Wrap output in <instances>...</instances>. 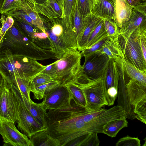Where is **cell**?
I'll return each mask as SVG.
<instances>
[{"mask_svg":"<svg viewBox=\"0 0 146 146\" xmlns=\"http://www.w3.org/2000/svg\"><path fill=\"white\" fill-rule=\"evenodd\" d=\"M0 21L1 27L0 31V44L7 31L13 25L14 20L13 17L3 14H1Z\"/></svg>","mask_w":146,"mask_h":146,"instance_id":"obj_34","label":"cell"},{"mask_svg":"<svg viewBox=\"0 0 146 146\" xmlns=\"http://www.w3.org/2000/svg\"><path fill=\"white\" fill-rule=\"evenodd\" d=\"M30 80L23 78L16 79L13 83L19 89L22 94L29 102L32 100L30 97L29 83Z\"/></svg>","mask_w":146,"mask_h":146,"instance_id":"obj_32","label":"cell"},{"mask_svg":"<svg viewBox=\"0 0 146 146\" xmlns=\"http://www.w3.org/2000/svg\"><path fill=\"white\" fill-rule=\"evenodd\" d=\"M118 38L108 37L102 48L95 53L99 54H105L110 59H115L118 54L117 43Z\"/></svg>","mask_w":146,"mask_h":146,"instance_id":"obj_27","label":"cell"},{"mask_svg":"<svg viewBox=\"0 0 146 146\" xmlns=\"http://www.w3.org/2000/svg\"><path fill=\"white\" fill-rule=\"evenodd\" d=\"M19 7L30 17L36 27L46 33L43 21L35 8L34 4L27 0H21Z\"/></svg>","mask_w":146,"mask_h":146,"instance_id":"obj_22","label":"cell"},{"mask_svg":"<svg viewBox=\"0 0 146 146\" xmlns=\"http://www.w3.org/2000/svg\"><path fill=\"white\" fill-rule=\"evenodd\" d=\"M117 50L125 72L130 79H135L146 84V72L142 71L130 63L127 60L122 51L119 42L117 44Z\"/></svg>","mask_w":146,"mask_h":146,"instance_id":"obj_16","label":"cell"},{"mask_svg":"<svg viewBox=\"0 0 146 146\" xmlns=\"http://www.w3.org/2000/svg\"><path fill=\"white\" fill-rule=\"evenodd\" d=\"M3 79V78L1 75V74L0 73V84L1 83Z\"/></svg>","mask_w":146,"mask_h":146,"instance_id":"obj_45","label":"cell"},{"mask_svg":"<svg viewBox=\"0 0 146 146\" xmlns=\"http://www.w3.org/2000/svg\"><path fill=\"white\" fill-rule=\"evenodd\" d=\"M131 35L135 38L139 43L144 58L146 60V29L139 30Z\"/></svg>","mask_w":146,"mask_h":146,"instance_id":"obj_35","label":"cell"},{"mask_svg":"<svg viewBox=\"0 0 146 146\" xmlns=\"http://www.w3.org/2000/svg\"><path fill=\"white\" fill-rule=\"evenodd\" d=\"M107 37L108 35L105 27L104 19H102L91 35L85 49L90 48Z\"/></svg>","mask_w":146,"mask_h":146,"instance_id":"obj_28","label":"cell"},{"mask_svg":"<svg viewBox=\"0 0 146 146\" xmlns=\"http://www.w3.org/2000/svg\"><path fill=\"white\" fill-rule=\"evenodd\" d=\"M126 85L133 108L140 102L146 101V84L130 79Z\"/></svg>","mask_w":146,"mask_h":146,"instance_id":"obj_15","label":"cell"},{"mask_svg":"<svg viewBox=\"0 0 146 146\" xmlns=\"http://www.w3.org/2000/svg\"><path fill=\"white\" fill-rule=\"evenodd\" d=\"M104 21L108 37H119V29L116 23L112 20L108 19H104Z\"/></svg>","mask_w":146,"mask_h":146,"instance_id":"obj_36","label":"cell"},{"mask_svg":"<svg viewBox=\"0 0 146 146\" xmlns=\"http://www.w3.org/2000/svg\"><path fill=\"white\" fill-rule=\"evenodd\" d=\"M60 84L59 82L54 80L35 88L31 90V92L33 93L34 99L38 100H41Z\"/></svg>","mask_w":146,"mask_h":146,"instance_id":"obj_29","label":"cell"},{"mask_svg":"<svg viewBox=\"0 0 146 146\" xmlns=\"http://www.w3.org/2000/svg\"><path fill=\"white\" fill-rule=\"evenodd\" d=\"M71 82L82 90L86 100L85 108L89 111L96 110L108 106L105 94L104 76L92 80L82 72Z\"/></svg>","mask_w":146,"mask_h":146,"instance_id":"obj_4","label":"cell"},{"mask_svg":"<svg viewBox=\"0 0 146 146\" xmlns=\"http://www.w3.org/2000/svg\"><path fill=\"white\" fill-rule=\"evenodd\" d=\"M78 9L84 17L87 16L91 13L90 0H77Z\"/></svg>","mask_w":146,"mask_h":146,"instance_id":"obj_39","label":"cell"},{"mask_svg":"<svg viewBox=\"0 0 146 146\" xmlns=\"http://www.w3.org/2000/svg\"><path fill=\"white\" fill-rule=\"evenodd\" d=\"M126 118L124 117L108 121L104 126L102 133L111 137H115L120 130L128 126Z\"/></svg>","mask_w":146,"mask_h":146,"instance_id":"obj_24","label":"cell"},{"mask_svg":"<svg viewBox=\"0 0 146 146\" xmlns=\"http://www.w3.org/2000/svg\"><path fill=\"white\" fill-rule=\"evenodd\" d=\"M108 37H107L95 43L89 48L85 49L81 52L82 56L85 57L92 54L100 49Z\"/></svg>","mask_w":146,"mask_h":146,"instance_id":"obj_40","label":"cell"},{"mask_svg":"<svg viewBox=\"0 0 146 146\" xmlns=\"http://www.w3.org/2000/svg\"><path fill=\"white\" fill-rule=\"evenodd\" d=\"M3 0H0V9L2 5Z\"/></svg>","mask_w":146,"mask_h":146,"instance_id":"obj_46","label":"cell"},{"mask_svg":"<svg viewBox=\"0 0 146 146\" xmlns=\"http://www.w3.org/2000/svg\"><path fill=\"white\" fill-rule=\"evenodd\" d=\"M14 123L0 121V134L4 142L3 146H32L28 137L20 132Z\"/></svg>","mask_w":146,"mask_h":146,"instance_id":"obj_11","label":"cell"},{"mask_svg":"<svg viewBox=\"0 0 146 146\" xmlns=\"http://www.w3.org/2000/svg\"><path fill=\"white\" fill-rule=\"evenodd\" d=\"M77 0H64V16L62 19L63 26L68 29H73V16Z\"/></svg>","mask_w":146,"mask_h":146,"instance_id":"obj_26","label":"cell"},{"mask_svg":"<svg viewBox=\"0 0 146 146\" xmlns=\"http://www.w3.org/2000/svg\"><path fill=\"white\" fill-rule=\"evenodd\" d=\"M21 0H3L0 9V13L4 14L7 12L19 7Z\"/></svg>","mask_w":146,"mask_h":146,"instance_id":"obj_38","label":"cell"},{"mask_svg":"<svg viewBox=\"0 0 146 146\" xmlns=\"http://www.w3.org/2000/svg\"><path fill=\"white\" fill-rule=\"evenodd\" d=\"M77 3V2L73 16L72 25L73 29L76 35L78 46L81 41L84 32L88 23L90 14L86 17L82 15L78 9Z\"/></svg>","mask_w":146,"mask_h":146,"instance_id":"obj_21","label":"cell"},{"mask_svg":"<svg viewBox=\"0 0 146 146\" xmlns=\"http://www.w3.org/2000/svg\"><path fill=\"white\" fill-rule=\"evenodd\" d=\"M53 81L54 80L50 76L40 72L33 78L30 80L29 83L30 91L41 85Z\"/></svg>","mask_w":146,"mask_h":146,"instance_id":"obj_33","label":"cell"},{"mask_svg":"<svg viewBox=\"0 0 146 146\" xmlns=\"http://www.w3.org/2000/svg\"><path fill=\"white\" fill-rule=\"evenodd\" d=\"M116 0H98L94 5L91 13L103 19L113 20Z\"/></svg>","mask_w":146,"mask_h":146,"instance_id":"obj_17","label":"cell"},{"mask_svg":"<svg viewBox=\"0 0 146 146\" xmlns=\"http://www.w3.org/2000/svg\"><path fill=\"white\" fill-rule=\"evenodd\" d=\"M4 14L7 16H10L17 20L23 21L35 27L31 19L20 7L12 9Z\"/></svg>","mask_w":146,"mask_h":146,"instance_id":"obj_31","label":"cell"},{"mask_svg":"<svg viewBox=\"0 0 146 146\" xmlns=\"http://www.w3.org/2000/svg\"><path fill=\"white\" fill-rule=\"evenodd\" d=\"M119 42L127 60L139 70L146 72V60L138 42L133 36L127 38L119 36Z\"/></svg>","mask_w":146,"mask_h":146,"instance_id":"obj_8","label":"cell"},{"mask_svg":"<svg viewBox=\"0 0 146 146\" xmlns=\"http://www.w3.org/2000/svg\"><path fill=\"white\" fill-rule=\"evenodd\" d=\"M146 29V16L133 7L129 20L119 29V36L127 38L136 31Z\"/></svg>","mask_w":146,"mask_h":146,"instance_id":"obj_13","label":"cell"},{"mask_svg":"<svg viewBox=\"0 0 146 146\" xmlns=\"http://www.w3.org/2000/svg\"><path fill=\"white\" fill-rule=\"evenodd\" d=\"M102 19L91 14L88 23L83 33L81 41L78 45V50L80 52L84 50L91 35Z\"/></svg>","mask_w":146,"mask_h":146,"instance_id":"obj_25","label":"cell"},{"mask_svg":"<svg viewBox=\"0 0 146 146\" xmlns=\"http://www.w3.org/2000/svg\"><path fill=\"white\" fill-rule=\"evenodd\" d=\"M14 19L20 29L36 45L43 49H50V43L46 33L28 23Z\"/></svg>","mask_w":146,"mask_h":146,"instance_id":"obj_14","label":"cell"},{"mask_svg":"<svg viewBox=\"0 0 146 146\" xmlns=\"http://www.w3.org/2000/svg\"><path fill=\"white\" fill-rule=\"evenodd\" d=\"M32 57L6 51L0 55V73L9 83L17 78L31 80L45 68Z\"/></svg>","mask_w":146,"mask_h":146,"instance_id":"obj_3","label":"cell"},{"mask_svg":"<svg viewBox=\"0 0 146 146\" xmlns=\"http://www.w3.org/2000/svg\"><path fill=\"white\" fill-rule=\"evenodd\" d=\"M21 98L26 108L31 114L43 128L46 129L45 117L47 112L41 103H36L32 101L29 102L20 92Z\"/></svg>","mask_w":146,"mask_h":146,"instance_id":"obj_19","label":"cell"},{"mask_svg":"<svg viewBox=\"0 0 146 146\" xmlns=\"http://www.w3.org/2000/svg\"><path fill=\"white\" fill-rule=\"evenodd\" d=\"M38 13L50 20L61 19L64 16V0H46L42 3H35Z\"/></svg>","mask_w":146,"mask_h":146,"instance_id":"obj_12","label":"cell"},{"mask_svg":"<svg viewBox=\"0 0 146 146\" xmlns=\"http://www.w3.org/2000/svg\"><path fill=\"white\" fill-rule=\"evenodd\" d=\"M45 117L46 131L60 146H82L87 137L83 115L88 111L75 103L56 110H49Z\"/></svg>","mask_w":146,"mask_h":146,"instance_id":"obj_1","label":"cell"},{"mask_svg":"<svg viewBox=\"0 0 146 146\" xmlns=\"http://www.w3.org/2000/svg\"><path fill=\"white\" fill-rule=\"evenodd\" d=\"M32 146H60L59 142L46 130L37 132L29 138Z\"/></svg>","mask_w":146,"mask_h":146,"instance_id":"obj_23","label":"cell"},{"mask_svg":"<svg viewBox=\"0 0 146 146\" xmlns=\"http://www.w3.org/2000/svg\"><path fill=\"white\" fill-rule=\"evenodd\" d=\"M42 99L41 103L46 110H56L70 106L72 98L65 85L60 84Z\"/></svg>","mask_w":146,"mask_h":146,"instance_id":"obj_10","label":"cell"},{"mask_svg":"<svg viewBox=\"0 0 146 146\" xmlns=\"http://www.w3.org/2000/svg\"><path fill=\"white\" fill-rule=\"evenodd\" d=\"M129 5L133 7L146 2V0H125Z\"/></svg>","mask_w":146,"mask_h":146,"instance_id":"obj_42","label":"cell"},{"mask_svg":"<svg viewBox=\"0 0 146 146\" xmlns=\"http://www.w3.org/2000/svg\"><path fill=\"white\" fill-rule=\"evenodd\" d=\"M17 117L15 94L10 83L3 78L0 84V121H6L15 123Z\"/></svg>","mask_w":146,"mask_h":146,"instance_id":"obj_7","label":"cell"},{"mask_svg":"<svg viewBox=\"0 0 146 146\" xmlns=\"http://www.w3.org/2000/svg\"><path fill=\"white\" fill-rule=\"evenodd\" d=\"M135 9L146 16V2L133 7Z\"/></svg>","mask_w":146,"mask_h":146,"instance_id":"obj_41","label":"cell"},{"mask_svg":"<svg viewBox=\"0 0 146 146\" xmlns=\"http://www.w3.org/2000/svg\"><path fill=\"white\" fill-rule=\"evenodd\" d=\"M81 52L77 50L69 52L53 62V67L50 76L53 80L65 85L72 81L82 72Z\"/></svg>","mask_w":146,"mask_h":146,"instance_id":"obj_5","label":"cell"},{"mask_svg":"<svg viewBox=\"0 0 146 146\" xmlns=\"http://www.w3.org/2000/svg\"><path fill=\"white\" fill-rule=\"evenodd\" d=\"M133 8L125 0H116L113 20L119 28L129 20Z\"/></svg>","mask_w":146,"mask_h":146,"instance_id":"obj_18","label":"cell"},{"mask_svg":"<svg viewBox=\"0 0 146 146\" xmlns=\"http://www.w3.org/2000/svg\"><path fill=\"white\" fill-rule=\"evenodd\" d=\"M84 57L83 72L88 78L96 80L104 76L110 60L106 54L95 52Z\"/></svg>","mask_w":146,"mask_h":146,"instance_id":"obj_9","label":"cell"},{"mask_svg":"<svg viewBox=\"0 0 146 146\" xmlns=\"http://www.w3.org/2000/svg\"><path fill=\"white\" fill-rule=\"evenodd\" d=\"M98 0H90L91 11L93 7Z\"/></svg>","mask_w":146,"mask_h":146,"instance_id":"obj_44","label":"cell"},{"mask_svg":"<svg viewBox=\"0 0 146 146\" xmlns=\"http://www.w3.org/2000/svg\"><path fill=\"white\" fill-rule=\"evenodd\" d=\"M6 51L29 56L37 60L57 59L50 50L41 48L33 42L15 21L0 44V55Z\"/></svg>","mask_w":146,"mask_h":146,"instance_id":"obj_2","label":"cell"},{"mask_svg":"<svg viewBox=\"0 0 146 146\" xmlns=\"http://www.w3.org/2000/svg\"><path fill=\"white\" fill-rule=\"evenodd\" d=\"M1 21H0V31L1 30Z\"/></svg>","mask_w":146,"mask_h":146,"instance_id":"obj_47","label":"cell"},{"mask_svg":"<svg viewBox=\"0 0 146 146\" xmlns=\"http://www.w3.org/2000/svg\"><path fill=\"white\" fill-rule=\"evenodd\" d=\"M65 85L70 92L75 103L78 105L85 107L86 100L81 89L71 82Z\"/></svg>","mask_w":146,"mask_h":146,"instance_id":"obj_30","label":"cell"},{"mask_svg":"<svg viewBox=\"0 0 146 146\" xmlns=\"http://www.w3.org/2000/svg\"><path fill=\"white\" fill-rule=\"evenodd\" d=\"M104 78L105 94L111 88L115 87L118 90L119 75L115 59H110Z\"/></svg>","mask_w":146,"mask_h":146,"instance_id":"obj_20","label":"cell"},{"mask_svg":"<svg viewBox=\"0 0 146 146\" xmlns=\"http://www.w3.org/2000/svg\"><path fill=\"white\" fill-rule=\"evenodd\" d=\"M30 2L34 4L35 3H42L46 0H27Z\"/></svg>","mask_w":146,"mask_h":146,"instance_id":"obj_43","label":"cell"},{"mask_svg":"<svg viewBox=\"0 0 146 146\" xmlns=\"http://www.w3.org/2000/svg\"><path fill=\"white\" fill-rule=\"evenodd\" d=\"M140 140L138 137L127 135L120 138L116 143V146H140Z\"/></svg>","mask_w":146,"mask_h":146,"instance_id":"obj_37","label":"cell"},{"mask_svg":"<svg viewBox=\"0 0 146 146\" xmlns=\"http://www.w3.org/2000/svg\"><path fill=\"white\" fill-rule=\"evenodd\" d=\"M15 95L18 117L17 127L21 133L29 138L36 133L46 129L43 128L26 108L22 100L20 91L13 83H10Z\"/></svg>","mask_w":146,"mask_h":146,"instance_id":"obj_6","label":"cell"}]
</instances>
